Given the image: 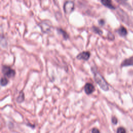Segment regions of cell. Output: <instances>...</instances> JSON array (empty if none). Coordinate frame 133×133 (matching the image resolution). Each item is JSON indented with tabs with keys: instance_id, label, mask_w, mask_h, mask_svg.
<instances>
[{
	"instance_id": "obj_1",
	"label": "cell",
	"mask_w": 133,
	"mask_h": 133,
	"mask_svg": "<svg viewBox=\"0 0 133 133\" xmlns=\"http://www.w3.org/2000/svg\"><path fill=\"white\" fill-rule=\"evenodd\" d=\"M92 71L94 74V79L95 82L97 83L100 87L104 91H108L109 90V86L106 80L103 78V76L97 72V69L95 67L92 68Z\"/></svg>"
},
{
	"instance_id": "obj_2",
	"label": "cell",
	"mask_w": 133,
	"mask_h": 133,
	"mask_svg": "<svg viewBox=\"0 0 133 133\" xmlns=\"http://www.w3.org/2000/svg\"><path fill=\"white\" fill-rule=\"evenodd\" d=\"M2 72L4 76L9 78H13V77L16 74L14 70H13L11 67L6 66H4L2 67Z\"/></svg>"
},
{
	"instance_id": "obj_3",
	"label": "cell",
	"mask_w": 133,
	"mask_h": 133,
	"mask_svg": "<svg viewBox=\"0 0 133 133\" xmlns=\"http://www.w3.org/2000/svg\"><path fill=\"white\" fill-rule=\"evenodd\" d=\"M74 9V3L71 1H67L64 4V10L66 14H70L71 13Z\"/></svg>"
},
{
	"instance_id": "obj_4",
	"label": "cell",
	"mask_w": 133,
	"mask_h": 133,
	"mask_svg": "<svg viewBox=\"0 0 133 133\" xmlns=\"http://www.w3.org/2000/svg\"><path fill=\"white\" fill-rule=\"evenodd\" d=\"M90 56V53L88 51L83 52L77 56L76 58L79 60H87L89 59Z\"/></svg>"
},
{
	"instance_id": "obj_5",
	"label": "cell",
	"mask_w": 133,
	"mask_h": 133,
	"mask_svg": "<svg viewBox=\"0 0 133 133\" xmlns=\"http://www.w3.org/2000/svg\"><path fill=\"white\" fill-rule=\"evenodd\" d=\"M95 90L94 86L91 83H86L84 86V91L86 94L90 95L92 94Z\"/></svg>"
},
{
	"instance_id": "obj_6",
	"label": "cell",
	"mask_w": 133,
	"mask_h": 133,
	"mask_svg": "<svg viewBox=\"0 0 133 133\" xmlns=\"http://www.w3.org/2000/svg\"><path fill=\"white\" fill-rule=\"evenodd\" d=\"M133 66V56L124 60L121 64L122 67Z\"/></svg>"
},
{
	"instance_id": "obj_7",
	"label": "cell",
	"mask_w": 133,
	"mask_h": 133,
	"mask_svg": "<svg viewBox=\"0 0 133 133\" xmlns=\"http://www.w3.org/2000/svg\"><path fill=\"white\" fill-rule=\"evenodd\" d=\"M102 4L110 9H115V7L112 4L111 0H101Z\"/></svg>"
},
{
	"instance_id": "obj_8",
	"label": "cell",
	"mask_w": 133,
	"mask_h": 133,
	"mask_svg": "<svg viewBox=\"0 0 133 133\" xmlns=\"http://www.w3.org/2000/svg\"><path fill=\"white\" fill-rule=\"evenodd\" d=\"M118 33L119 34L120 36H121V37H125L127 35V31L126 29L125 28V27H121L120 28L118 29Z\"/></svg>"
},
{
	"instance_id": "obj_9",
	"label": "cell",
	"mask_w": 133,
	"mask_h": 133,
	"mask_svg": "<svg viewBox=\"0 0 133 133\" xmlns=\"http://www.w3.org/2000/svg\"><path fill=\"white\" fill-rule=\"evenodd\" d=\"M25 100V95L24 93L23 92H21L20 93L18 97L17 98L16 101L18 103H22Z\"/></svg>"
},
{
	"instance_id": "obj_10",
	"label": "cell",
	"mask_w": 133,
	"mask_h": 133,
	"mask_svg": "<svg viewBox=\"0 0 133 133\" xmlns=\"http://www.w3.org/2000/svg\"><path fill=\"white\" fill-rule=\"evenodd\" d=\"M57 30H58V32L60 34H61L62 35L63 38H64L65 40H67V39H68L69 38V36L65 31H64V30L61 29H59Z\"/></svg>"
},
{
	"instance_id": "obj_11",
	"label": "cell",
	"mask_w": 133,
	"mask_h": 133,
	"mask_svg": "<svg viewBox=\"0 0 133 133\" xmlns=\"http://www.w3.org/2000/svg\"><path fill=\"white\" fill-rule=\"evenodd\" d=\"M9 82V80L6 78H2L1 80V84L2 86H5L8 84Z\"/></svg>"
},
{
	"instance_id": "obj_12",
	"label": "cell",
	"mask_w": 133,
	"mask_h": 133,
	"mask_svg": "<svg viewBox=\"0 0 133 133\" xmlns=\"http://www.w3.org/2000/svg\"><path fill=\"white\" fill-rule=\"evenodd\" d=\"M93 30L94 31V32L96 33V34H98L99 35H101L102 34V31L100 29H99L98 28H97L96 27H93Z\"/></svg>"
},
{
	"instance_id": "obj_13",
	"label": "cell",
	"mask_w": 133,
	"mask_h": 133,
	"mask_svg": "<svg viewBox=\"0 0 133 133\" xmlns=\"http://www.w3.org/2000/svg\"><path fill=\"white\" fill-rule=\"evenodd\" d=\"M117 133H125L126 132V130L123 127H121L118 128L117 130Z\"/></svg>"
},
{
	"instance_id": "obj_14",
	"label": "cell",
	"mask_w": 133,
	"mask_h": 133,
	"mask_svg": "<svg viewBox=\"0 0 133 133\" xmlns=\"http://www.w3.org/2000/svg\"><path fill=\"white\" fill-rule=\"evenodd\" d=\"M112 123L113 124H116L117 123V119L116 117L113 116L112 117Z\"/></svg>"
},
{
	"instance_id": "obj_15",
	"label": "cell",
	"mask_w": 133,
	"mask_h": 133,
	"mask_svg": "<svg viewBox=\"0 0 133 133\" xmlns=\"http://www.w3.org/2000/svg\"><path fill=\"white\" fill-rule=\"evenodd\" d=\"M91 131H92V132H100V131L97 128H93Z\"/></svg>"
},
{
	"instance_id": "obj_16",
	"label": "cell",
	"mask_w": 133,
	"mask_h": 133,
	"mask_svg": "<svg viewBox=\"0 0 133 133\" xmlns=\"http://www.w3.org/2000/svg\"><path fill=\"white\" fill-rule=\"evenodd\" d=\"M99 24L101 25V26L103 25L104 24V20H99Z\"/></svg>"
}]
</instances>
